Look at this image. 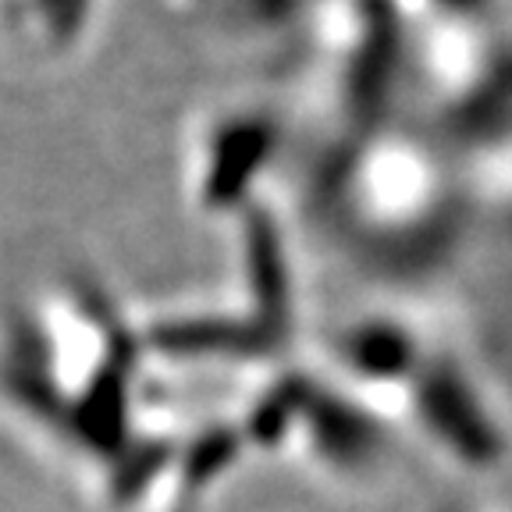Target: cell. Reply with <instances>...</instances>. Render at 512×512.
<instances>
[{"mask_svg": "<svg viewBox=\"0 0 512 512\" xmlns=\"http://www.w3.org/2000/svg\"><path fill=\"white\" fill-rule=\"evenodd\" d=\"M306 196L320 232L388 278L431 274L456 246L470 207L459 164L395 118L331 139Z\"/></svg>", "mask_w": 512, "mask_h": 512, "instance_id": "cell-1", "label": "cell"}, {"mask_svg": "<svg viewBox=\"0 0 512 512\" xmlns=\"http://www.w3.org/2000/svg\"><path fill=\"white\" fill-rule=\"evenodd\" d=\"M296 118L271 96L239 93L210 100L182 132V192L196 214L232 221L271 196Z\"/></svg>", "mask_w": 512, "mask_h": 512, "instance_id": "cell-2", "label": "cell"}, {"mask_svg": "<svg viewBox=\"0 0 512 512\" xmlns=\"http://www.w3.org/2000/svg\"><path fill=\"white\" fill-rule=\"evenodd\" d=\"M107 0H0V29L32 64H68L100 32Z\"/></svg>", "mask_w": 512, "mask_h": 512, "instance_id": "cell-3", "label": "cell"}, {"mask_svg": "<svg viewBox=\"0 0 512 512\" xmlns=\"http://www.w3.org/2000/svg\"><path fill=\"white\" fill-rule=\"evenodd\" d=\"M214 4L221 22L232 32H242V36H281V32H296L320 0H214Z\"/></svg>", "mask_w": 512, "mask_h": 512, "instance_id": "cell-4", "label": "cell"}, {"mask_svg": "<svg viewBox=\"0 0 512 512\" xmlns=\"http://www.w3.org/2000/svg\"><path fill=\"white\" fill-rule=\"evenodd\" d=\"M416 22H480L495 0H399Z\"/></svg>", "mask_w": 512, "mask_h": 512, "instance_id": "cell-5", "label": "cell"}, {"mask_svg": "<svg viewBox=\"0 0 512 512\" xmlns=\"http://www.w3.org/2000/svg\"><path fill=\"white\" fill-rule=\"evenodd\" d=\"M168 8H200L203 0H164Z\"/></svg>", "mask_w": 512, "mask_h": 512, "instance_id": "cell-6", "label": "cell"}]
</instances>
